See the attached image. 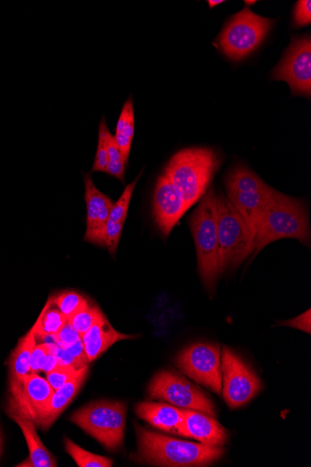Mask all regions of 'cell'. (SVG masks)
I'll return each instance as SVG.
<instances>
[{"label": "cell", "instance_id": "1", "mask_svg": "<svg viewBox=\"0 0 311 467\" xmlns=\"http://www.w3.org/2000/svg\"><path fill=\"white\" fill-rule=\"evenodd\" d=\"M139 451L132 459L157 466L197 467L214 463L224 455L221 447H209L153 433L138 426Z\"/></svg>", "mask_w": 311, "mask_h": 467}, {"label": "cell", "instance_id": "2", "mask_svg": "<svg viewBox=\"0 0 311 467\" xmlns=\"http://www.w3.org/2000/svg\"><path fill=\"white\" fill-rule=\"evenodd\" d=\"M285 238L297 239L308 244V217L300 201L275 190L256 226L253 254L255 256L266 245Z\"/></svg>", "mask_w": 311, "mask_h": 467}, {"label": "cell", "instance_id": "3", "mask_svg": "<svg viewBox=\"0 0 311 467\" xmlns=\"http://www.w3.org/2000/svg\"><path fill=\"white\" fill-rule=\"evenodd\" d=\"M220 164L221 159L213 149L189 148L172 155L163 174L179 190L190 209L209 190Z\"/></svg>", "mask_w": 311, "mask_h": 467}, {"label": "cell", "instance_id": "4", "mask_svg": "<svg viewBox=\"0 0 311 467\" xmlns=\"http://www.w3.org/2000/svg\"><path fill=\"white\" fill-rule=\"evenodd\" d=\"M219 274L239 267L254 252V237L224 194H216Z\"/></svg>", "mask_w": 311, "mask_h": 467}, {"label": "cell", "instance_id": "5", "mask_svg": "<svg viewBox=\"0 0 311 467\" xmlns=\"http://www.w3.org/2000/svg\"><path fill=\"white\" fill-rule=\"evenodd\" d=\"M202 280L213 291L219 275L216 193L210 189L190 219Z\"/></svg>", "mask_w": 311, "mask_h": 467}, {"label": "cell", "instance_id": "6", "mask_svg": "<svg viewBox=\"0 0 311 467\" xmlns=\"http://www.w3.org/2000/svg\"><path fill=\"white\" fill-rule=\"evenodd\" d=\"M275 23L274 19L260 16L244 8L233 16L220 33V50L229 59L242 61L263 45Z\"/></svg>", "mask_w": 311, "mask_h": 467}, {"label": "cell", "instance_id": "7", "mask_svg": "<svg viewBox=\"0 0 311 467\" xmlns=\"http://www.w3.org/2000/svg\"><path fill=\"white\" fill-rule=\"evenodd\" d=\"M127 406L119 401H97L79 409L70 418L87 434L109 450L123 443Z\"/></svg>", "mask_w": 311, "mask_h": 467}, {"label": "cell", "instance_id": "8", "mask_svg": "<svg viewBox=\"0 0 311 467\" xmlns=\"http://www.w3.org/2000/svg\"><path fill=\"white\" fill-rule=\"evenodd\" d=\"M149 395L177 408L198 410L212 417L216 415L213 404L205 394L184 377L171 371H161L154 377Z\"/></svg>", "mask_w": 311, "mask_h": 467}, {"label": "cell", "instance_id": "9", "mask_svg": "<svg viewBox=\"0 0 311 467\" xmlns=\"http://www.w3.org/2000/svg\"><path fill=\"white\" fill-rule=\"evenodd\" d=\"M222 391L231 409L249 402L262 385L256 374L233 351L224 348L221 353Z\"/></svg>", "mask_w": 311, "mask_h": 467}, {"label": "cell", "instance_id": "10", "mask_svg": "<svg viewBox=\"0 0 311 467\" xmlns=\"http://www.w3.org/2000/svg\"><path fill=\"white\" fill-rule=\"evenodd\" d=\"M273 79L288 83L294 96H311V37L293 36L282 60L272 73Z\"/></svg>", "mask_w": 311, "mask_h": 467}, {"label": "cell", "instance_id": "11", "mask_svg": "<svg viewBox=\"0 0 311 467\" xmlns=\"http://www.w3.org/2000/svg\"><path fill=\"white\" fill-rule=\"evenodd\" d=\"M175 363L196 383L210 389L217 395L221 394V351L217 345H192L176 358Z\"/></svg>", "mask_w": 311, "mask_h": 467}, {"label": "cell", "instance_id": "12", "mask_svg": "<svg viewBox=\"0 0 311 467\" xmlns=\"http://www.w3.org/2000/svg\"><path fill=\"white\" fill-rule=\"evenodd\" d=\"M189 210L181 193L162 173L157 181L153 194V217L164 237H168L175 225Z\"/></svg>", "mask_w": 311, "mask_h": 467}, {"label": "cell", "instance_id": "13", "mask_svg": "<svg viewBox=\"0 0 311 467\" xmlns=\"http://www.w3.org/2000/svg\"><path fill=\"white\" fill-rule=\"evenodd\" d=\"M87 230L84 241L106 248V229L114 202L95 185L90 174L84 175Z\"/></svg>", "mask_w": 311, "mask_h": 467}, {"label": "cell", "instance_id": "14", "mask_svg": "<svg viewBox=\"0 0 311 467\" xmlns=\"http://www.w3.org/2000/svg\"><path fill=\"white\" fill-rule=\"evenodd\" d=\"M7 414L18 424L26 441L29 457L18 467H56L54 455L44 446L36 431V423L24 408L13 397L7 405Z\"/></svg>", "mask_w": 311, "mask_h": 467}, {"label": "cell", "instance_id": "15", "mask_svg": "<svg viewBox=\"0 0 311 467\" xmlns=\"http://www.w3.org/2000/svg\"><path fill=\"white\" fill-rule=\"evenodd\" d=\"M54 393L55 390L49 381L37 373H29L21 379L19 384L11 385L12 397L32 418L36 426Z\"/></svg>", "mask_w": 311, "mask_h": 467}, {"label": "cell", "instance_id": "16", "mask_svg": "<svg viewBox=\"0 0 311 467\" xmlns=\"http://www.w3.org/2000/svg\"><path fill=\"white\" fill-rule=\"evenodd\" d=\"M183 412V420L177 435L196 440L209 447H222L227 443L226 430L212 416L188 409H184Z\"/></svg>", "mask_w": 311, "mask_h": 467}, {"label": "cell", "instance_id": "17", "mask_svg": "<svg viewBox=\"0 0 311 467\" xmlns=\"http://www.w3.org/2000/svg\"><path fill=\"white\" fill-rule=\"evenodd\" d=\"M136 337V335H127L116 330L107 317L102 314L95 325L81 337V339L88 360L92 363L116 343Z\"/></svg>", "mask_w": 311, "mask_h": 467}, {"label": "cell", "instance_id": "18", "mask_svg": "<svg viewBox=\"0 0 311 467\" xmlns=\"http://www.w3.org/2000/svg\"><path fill=\"white\" fill-rule=\"evenodd\" d=\"M275 189L266 192H227V197L238 211L248 231L254 238L256 226Z\"/></svg>", "mask_w": 311, "mask_h": 467}, {"label": "cell", "instance_id": "19", "mask_svg": "<svg viewBox=\"0 0 311 467\" xmlns=\"http://www.w3.org/2000/svg\"><path fill=\"white\" fill-rule=\"evenodd\" d=\"M88 368H80L78 374L65 386L56 390L44 410L37 426L48 431L78 393L88 375Z\"/></svg>", "mask_w": 311, "mask_h": 467}, {"label": "cell", "instance_id": "20", "mask_svg": "<svg viewBox=\"0 0 311 467\" xmlns=\"http://www.w3.org/2000/svg\"><path fill=\"white\" fill-rule=\"evenodd\" d=\"M136 410L138 415L153 428L172 434L179 433L184 417L183 410L158 402L140 403Z\"/></svg>", "mask_w": 311, "mask_h": 467}, {"label": "cell", "instance_id": "21", "mask_svg": "<svg viewBox=\"0 0 311 467\" xmlns=\"http://www.w3.org/2000/svg\"><path fill=\"white\" fill-rule=\"evenodd\" d=\"M142 173L127 185L119 199L114 202L106 229V249L114 256L128 216L130 202Z\"/></svg>", "mask_w": 311, "mask_h": 467}, {"label": "cell", "instance_id": "22", "mask_svg": "<svg viewBox=\"0 0 311 467\" xmlns=\"http://www.w3.org/2000/svg\"><path fill=\"white\" fill-rule=\"evenodd\" d=\"M36 342L35 327L20 338L17 348L9 360L11 385L19 384L21 379L30 372V359Z\"/></svg>", "mask_w": 311, "mask_h": 467}, {"label": "cell", "instance_id": "23", "mask_svg": "<svg viewBox=\"0 0 311 467\" xmlns=\"http://www.w3.org/2000/svg\"><path fill=\"white\" fill-rule=\"evenodd\" d=\"M135 107H133L132 99L130 98L122 107L114 136L126 165L129 161L133 136H135Z\"/></svg>", "mask_w": 311, "mask_h": 467}, {"label": "cell", "instance_id": "24", "mask_svg": "<svg viewBox=\"0 0 311 467\" xmlns=\"http://www.w3.org/2000/svg\"><path fill=\"white\" fill-rule=\"evenodd\" d=\"M227 192H266L272 189L264 182L251 169L237 165L226 178Z\"/></svg>", "mask_w": 311, "mask_h": 467}, {"label": "cell", "instance_id": "25", "mask_svg": "<svg viewBox=\"0 0 311 467\" xmlns=\"http://www.w3.org/2000/svg\"><path fill=\"white\" fill-rule=\"evenodd\" d=\"M67 322V317L53 304L51 299L43 308L34 325L36 337H47L57 335Z\"/></svg>", "mask_w": 311, "mask_h": 467}, {"label": "cell", "instance_id": "26", "mask_svg": "<svg viewBox=\"0 0 311 467\" xmlns=\"http://www.w3.org/2000/svg\"><path fill=\"white\" fill-rule=\"evenodd\" d=\"M65 443L67 452L79 467H110L113 464L111 459L88 451L67 438L65 439Z\"/></svg>", "mask_w": 311, "mask_h": 467}, {"label": "cell", "instance_id": "27", "mask_svg": "<svg viewBox=\"0 0 311 467\" xmlns=\"http://www.w3.org/2000/svg\"><path fill=\"white\" fill-rule=\"evenodd\" d=\"M52 302L67 320L88 305L85 296L75 291L62 292L54 296Z\"/></svg>", "mask_w": 311, "mask_h": 467}, {"label": "cell", "instance_id": "28", "mask_svg": "<svg viewBox=\"0 0 311 467\" xmlns=\"http://www.w3.org/2000/svg\"><path fill=\"white\" fill-rule=\"evenodd\" d=\"M125 168L120 151L115 142L114 136L111 133L108 137V168L107 174L116 178L120 182H125Z\"/></svg>", "mask_w": 311, "mask_h": 467}, {"label": "cell", "instance_id": "29", "mask_svg": "<svg viewBox=\"0 0 311 467\" xmlns=\"http://www.w3.org/2000/svg\"><path fill=\"white\" fill-rule=\"evenodd\" d=\"M103 312L98 306L88 303L81 311L77 313L67 321L82 337L88 329H90Z\"/></svg>", "mask_w": 311, "mask_h": 467}, {"label": "cell", "instance_id": "30", "mask_svg": "<svg viewBox=\"0 0 311 467\" xmlns=\"http://www.w3.org/2000/svg\"><path fill=\"white\" fill-rule=\"evenodd\" d=\"M98 144L95 162L92 168V172H103L107 173L108 168V137L110 133L109 127L106 122V119L103 118L98 130Z\"/></svg>", "mask_w": 311, "mask_h": 467}, {"label": "cell", "instance_id": "31", "mask_svg": "<svg viewBox=\"0 0 311 467\" xmlns=\"http://www.w3.org/2000/svg\"><path fill=\"white\" fill-rule=\"evenodd\" d=\"M78 370L71 365L59 364L54 370L47 373V380L56 391L68 383L78 374Z\"/></svg>", "mask_w": 311, "mask_h": 467}, {"label": "cell", "instance_id": "32", "mask_svg": "<svg viewBox=\"0 0 311 467\" xmlns=\"http://www.w3.org/2000/svg\"><path fill=\"white\" fill-rule=\"evenodd\" d=\"M311 24L310 0H299L294 9V25L296 27L306 26Z\"/></svg>", "mask_w": 311, "mask_h": 467}, {"label": "cell", "instance_id": "33", "mask_svg": "<svg viewBox=\"0 0 311 467\" xmlns=\"http://www.w3.org/2000/svg\"><path fill=\"white\" fill-rule=\"evenodd\" d=\"M58 346L68 348L81 339L79 333L67 321L61 330L53 336Z\"/></svg>", "mask_w": 311, "mask_h": 467}, {"label": "cell", "instance_id": "34", "mask_svg": "<svg viewBox=\"0 0 311 467\" xmlns=\"http://www.w3.org/2000/svg\"><path fill=\"white\" fill-rule=\"evenodd\" d=\"M66 348L71 357L73 367L75 368H83L85 367H88V364L90 363L88 360L84 346L82 343V339H79L78 342Z\"/></svg>", "mask_w": 311, "mask_h": 467}, {"label": "cell", "instance_id": "35", "mask_svg": "<svg viewBox=\"0 0 311 467\" xmlns=\"http://www.w3.org/2000/svg\"><path fill=\"white\" fill-rule=\"evenodd\" d=\"M54 348L55 345L51 344H43L35 347L30 359L31 373H38L40 371L42 360L44 359V358L47 357L48 353H50L54 349Z\"/></svg>", "mask_w": 311, "mask_h": 467}, {"label": "cell", "instance_id": "36", "mask_svg": "<svg viewBox=\"0 0 311 467\" xmlns=\"http://www.w3.org/2000/svg\"><path fill=\"white\" fill-rule=\"evenodd\" d=\"M283 326L292 327L310 334V310L291 320L282 323Z\"/></svg>", "mask_w": 311, "mask_h": 467}, {"label": "cell", "instance_id": "37", "mask_svg": "<svg viewBox=\"0 0 311 467\" xmlns=\"http://www.w3.org/2000/svg\"><path fill=\"white\" fill-rule=\"evenodd\" d=\"M57 346L54 349L47 355L41 362L40 371L46 372L47 374L54 370L58 365V359L55 354Z\"/></svg>", "mask_w": 311, "mask_h": 467}, {"label": "cell", "instance_id": "38", "mask_svg": "<svg viewBox=\"0 0 311 467\" xmlns=\"http://www.w3.org/2000/svg\"><path fill=\"white\" fill-rule=\"evenodd\" d=\"M224 3V0H209V2H207L211 9Z\"/></svg>", "mask_w": 311, "mask_h": 467}, {"label": "cell", "instance_id": "39", "mask_svg": "<svg viewBox=\"0 0 311 467\" xmlns=\"http://www.w3.org/2000/svg\"><path fill=\"white\" fill-rule=\"evenodd\" d=\"M2 452H3V437H2V432H0V456H2Z\"/></svg>", "mask_w": 311, "mask_h": 467}, {"label": "cell", "instance_id": "40", "mask_svg": "<svg viewBox=\"0 0 311 467\" xmlns=\"http://www.w3.org/2000/svg\"><path fill=\"white\" fill-rule=\"evenodd\" d=\"M245 4H247V5H254L255 2H245Z\"/></svg>", "mask_w": 311, "mask_h": 467}]
</instances>
